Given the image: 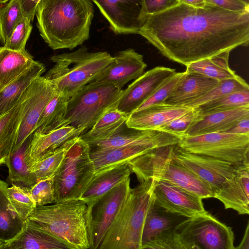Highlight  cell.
Here are the masks:
<instances>
[{"mask_svg":"<svg viewBox=\"0 0 249 249\" xmlns=\"http://www.w3.org/2000/svg\"><path fill=\"white\" fill-rule=\"evenodd\" d=\"M139 35L169 59L188 65L249 42V11L232 12L206 3H182L145 16Z\"/></svg>","mask_w":249,"mask_h":249,"instance_id":"obj_1","label":"cell"},{"mask_svg":"<svg viewBox=\"0 0 249 249\" xmlns=\"http://www.w3.org/2000/svg\"><path fill=\"white\" fill-rule=\"evenodd\" d=\"M40 35L53 50H72L89 37L91 0H40L36 10Z\"/></svg>","mask_w":249,"mask_h":249,"instance_id":"obj_2","label":"cell"},{"mask_svg":"<svg viewBox=\"0 0 249 249\" xmlns=\"http://www.w3.org/2000/svg\"><path fill=\"white\" fill-rule=\"evenodd\" d=\"M27 219L69 249H90L88 206L80 199L37 206Z\"/></svg>","mask_w":249,"mask_h":249,"instance_id":"obj_3","label":"cell"},{"mask_svg":"<svg viewBox=\"0 0 249 249\" xmlns=\"http://www.w3.org/2000/svg\"><path fill=\"white\" fill-rule=\"evenodd\" d=\"M54 66L44 76L56 92L68 100L95 80L114 60L107 52H90L82 46L71 53L51 57Z\"/></svg>","mask_w":249,"mask_h":249,"instance_id":"obj_4","label":"cell"},{"mask_svg":"<svg viewBox=\"0 0 249 249\" xmlns=\"http://www.w3.org/2000/svg\"><path fill=\"white\" fill-rule=\"evenodd\" d=\"M153 180L140 182L131 188L99 249H142V236L145 218L154 204Z\"/></svg>","mask_w":249,"mask_h":249,"instance_id":"obj_5","label":"cell"},{"mask_svg":"<svg viewBox=\"0 0 249 249\" xmlns=\"http://www.w3.org/2000/svg\"><path fill=\"white\" fill-rule=\"evenodd\" d=\"M176 144L154 148L128 161L139 182L149 180L167 182L202 199L213 197L212 189L173 158Z\"/></svg>","mask_w":249,"mask_h":249,"instance_id":"obj_6","label":"cell"},{"mask_svg":"<svg viewBox=\"0 0 249 249\" xmlns=\"http://www.w3.org/2000/svg\"><path fill=\"white\" fill-rule=\"evenodd\" d=\"M94 175L89 146L77 137L53 177L55 202L80 199Z\"/></svg>","mask_w":249,"mask_h":249,"instance_id":"obj_7","label":"cell"},{"mask_svg":"<svg viewBox=\"0 0 249 249\" xmlns=\"http://www.w3.org/2000/svg\"><path fill=\"white\" fill-rule=\"evenodd\" d=\"M123 92L111 84L93 81L87 84L68 100L67 125L86 132L106 110L116 106Z\"/></svg>","mask_w":249,"mask_h":249,"instance_id":"obj_8","label":"cell"},{"mask_svg":"<svg viewBox=\"0 0 249 249\" xmlns=\"http://www.w3.org/2000/svg\"><path fill=\"white\" fill-rule=\"evenodd\" d=\"M186 249H234V233L205 211L179 222L174 228Z\"/></svg>","mask_w":249,"mask_h":249,"instance_id":"obj_9","label":"cell"},{"mask_svg":"<svg viewBox=\"0 0 249 249\" xmlns=\"http://www.w3.org/2000/svg\"><path fill=\"white\" fill-rule=\"evenodd\" d=\"M178 145L189 152L215 158L235 165L249 162V134L213 132L195 136L182 135Z\"/></svg>","mask_w":249,"mask_h":249,"instance_id":"obj_10","label":"cell"},{"mask_svg":"<svg viewBox=\"0 0 249 249\" xmlns=\"http://www.w3.org/2000/svg\"><path fill=\"white\" fill-rule=\"evenodd\" d=\"M173 155L177 162L209 186L214 194L243 164L235 165L215 158L189 152L178 144L174 147Z\"/></svg>","mask_w":249,"mask_h":249,"instance_id":"obj_11","label":"cell"},{"mask_svg":"<svg viewBox=\"0 0 249 249\" xmlns=\"http://www.w3.org/2000/svg\"><path fill=\"white\" fill-rule=\"evenodd\" d=\"M128 177L118 184L95 203L89 218L90 249H99L109 227L116 217L129 191Z\"/></svg>","mask_w":249,"mask_h":249,"instance_id":"obj_12","label":"cell"},{"mask_svg":"<svg viewBox=\"0 0 249 249\" xmlns=\"http://www.w3.org/2000/svg\"><path fill=\"white\" fill-rule=\"evenodd\" d=\"M117 35L138 34L142 19V0H91Z\"/></svg>","mask_w":249,"mask_h":249,"instance_id":"obj_13","label":"cell"},{"mask_svg":"<svg viewBox=\"0 0 249 249\" xmlns=\"http://www.w3.org/2000/svg\"><path fill=\"white\" fill-rule=\"evenodd\" d=\"M29 97L26 110L17 131L12 153L17 150L25 140L35 131L38 119L55 90L44 76L35 79L28 87Z\"/></svg>","mask_w":249,"mask_h":249,"instance_id":"obj_14","label":"cell"},{"mask_svg":"<svg viewBox=\"0 0 249 249\" xmlns=\"http://www.w3.org/2000/svg\"><path fill=\"white\" fill-rule=\"evenodd\" d=\"M153 180L155 204L166 212L188 218L205 211L200 197L167 182Z\"/></svg>","mask_w":249,"mask_h":249,"instance_id":"obj_15","label":"cell"},{"mask_svg":"<svg viewBox=\"0 0 249 249\" xmlns=\"http://www.w3.org/2000/svg\"><path fill=\"white\" fill-rule=\"evenodd\" d=\"M180 137L158 130H143L130 128L125 123L108 139L88 144L90 150L134 145H149L156 148L178 144Z\"/></svg>","mask_w":249,"mask_h":249,"instance_id":"obj_16","label":"cell"},{"mask_svg":"<svg viewBox=\"0 0 249 249\" xmlns=\"http://www.w3.org/2000/svg\"><path fill=\"white\" fill-rule=\"evenodd\" d=\"M176 70L165 67H155L143 73L123 90L116 107L128 115L134 111Z\"/></svg>","mask_w":249,"mask_h":249,"instance_id":"obj_17","label":"cell"},{"mask_svg":"<svg viewBox=\"0 0 249 249\" xmlns=\"http://www.w3.org/2000/svg\"><path fill=\"white\" fill-rule=\"evenodd\" d=\"M113 57L94 82L111 84L121 89L129 81L141 76L147 67L143 56L131 48L119 52Z\"/></svg>","mask_w":249,"mask_h":249,"instance_id":"obj_18","label":"cell"},{"mask_svg":"<svg viewBox=\"0 0 249 249\" xmlns=\"http://www.w3.org/2000/svg\"><path fill=\"white\" fill-rule=\"evenodd\" d=\"M249 162L242 164L236 174L216 192L213 197L225 209H231L240 214L249 213Z\"/></svg>","mask_w":249,"mask_h":249,"instance_id":"obj_19","label":"cell"},{"mask_svg":"<svg viewBox=\"0 0 249 249\" xmlns=\"http://www.w3.org/2000/svg\"><path fill=\"white\" fill-rule=\"evenodd\" d=\"M193 108L161 103L130 114L125 122L130 128L148 130L158 128L187 113Z\"/></svg>","mask_w":249,"mask_h":249,"instance_id":"obj_20","label":"cell"},{"mask_svg":"<svg viewBox=\"0 0 249 249\" xmlns=\"http://www.w3.org/2000/svg\"><path fill=\"white\" fill-rule=\"evenodd\" d=\"M85 131L70 125H63L46 134L34 132L27 148L26 161L28 165L54 151L67 142L80 136Z\"/></svg>","mask_w":249,"mask_h":249,"instance_id":"obj_21","label":"cell"},{"mask_svg":"<svg viewBox=\"0 0 249 249\" xmlns=\"http://www.w3.org/2000/svg\"><path fill=\"white\" fill-rule=\"evenodd\" d=\"M247 118H249V105L200 115L183 135L195 136L209 133L226 132L239 121Z\"/></svg>","mask_w":249,"mask_h":249,"instance_id":"obj_22","label":"cell"},{"mask_svg":"<svg viewBox=\"0 0 249 249\" xmlns=\"http://www.w3.org/2000/svg\"><path fill=\"white\" fill-rule=\"evenodd\" d=\"M132 173L127 162L95 174L80 198L87 205L89 213L99 198Z\"/></svg>","mask_w":249,"mask_h":249,"instance_id":"obj_23","label":"cell"},{"mask_svg":"<svg viewBox=\"0 0 249 249\" xmlns=\"http://www.w3.org/2000/svg\"><path fill=\"white\" fill-rule=\"evenodd\" d=\"M218 82L199 73L185 71L164 103L185 106L206 93Z\"/></svg>","mask_w":249,"mask_h":249,"instance_id":"obj_24","label":"cell"},{"mask_svg":"<svg viewBox=\"0 0 249 249\" xmlns=\"http://www.w3.org/2000/svg\"><path fill=\"white\" fill-rule=\"evenodd\" d=\"M28 97L27 88L18 104L0 117V165L5 163L12 153L17 131L27 107Z\"/></svg>","mask_w":249,"mask_h":249,"instance_id":"obj_25","label":"cell"},{"mask_svg":"<svg viewBox=\"0 0 249 249\" xmlns=\"http://www.w3.org/2000/svg\"><path fill=\"white\" fill-rule=\"evenodd\" d=\"M0 249H69L63 242L32 224L27 219L22 231L0 245Z\"/></svg>","mask_w":249,"mask_h":249,"instance_id":"obj_26","label":"cell"},{"mask_svg":"<svg viewBox=\"0 0 249 249\" xmlns=\"http://www.w3.org/2000/svg\"><path fill=\"white\" fill-rule=\"evenodd\" d=\"M154 148L149 145H134L90 150L95 174L118 164L127 162Z\"/></svg>","mask_w":249,"mask_h":249,"instance_id":"obj_27","label":"cell"},{"mask_svg":"<svg viewBox=\"0 0 249 249\" xmlns=\"http://www.w3.org/2000/svg\"><path fill=\"white\" fill-rule=\"evenodd\" d=\"M45 71L43 64L35 61L31 66L0 90V117L13 109L22 95L37 77Z\"/></svg>","mask_w":249,"mask_h":249,"instance_id":"obj_28","label":"cell"},{"mask_svg":"<svg viewBox=\"0 0 249 249\" xmlns=\"http://www.w3.org/2000/svg\"><path fill=\"white\" fill-rule=\"evenodd\" d=\"M35 60L24 49L14 51L0 48V90L30 68Z\"/></svg>","mask_w":249,"mask_h":249,"instance_id":"obj_29","label":"cell"},{"mask_svg":"<svg viewBox=\"0 0 249 249\" xmlns=\"http://www.w3.org/2000/svg\"><path fill=\"white\" fill-rule=\"evenodd\" d=\"M8 187L6 182L0 180V245L16 237L26 223L11 205L7 195Z\"/></svg>","mask_w":249,"mask_h":249,"instance_id":"obj_30","label":"cell"},{"mask_svg":"<svg viewBox=\"0 0 249 249\" xmlns=\"http://www.w3.org/2000/svg\"><path fill=\"white\" fill-rule=\"evenodd\" d=\"M33 134V133L17 150L11 153L5 162L8 169V180L12 185L30 189L37 182L26 161V152Z\"/></svg>","mask_w":249,"mask_h":249,"instance_id":"obj_31","label":"cell"},{"mask_svg":"<svg viewBox=\"0 0 249 249\" xmlns=\"http://www.w3.org/2000/svg\"><path fill=\"white\" fill-rule=\"evenodd\" d=\"M128 116L116 106L112 107L106 110L89 130L80 137L88 144L106 140L126 122Z\"/></svg>","mask_w":249,"mask_h":249,"instance_id":"obj_32","label":"cell"},{"mask_svg":"<svg viewBox=\"0 0 249 249\" xmlns=\"http://www.w3.org/2000/svg\"><path fill=\"white\" fill-rule=\"evenodd\" d=\"M230 52H224L186 66V71L199 73L218 81L235 77L237 75L229 67Z\"/></svg>","mask_w":249,"mask_h":249,"instance_id":"obj_33","label":"cell"},{"mask_svg":"<svg viewBox=\"0 0 249 249\" xmlns=\"http://www.w3.org/2000/svg\"><path fill=\"white\" fill-rule=\"evenodd\" d=\"M178 216L166 212L154 203L145 218L142 236V248L163 231L175 228L181 221L177 218Z\"/></svg>","mask_w":249,"mask_h":249,"instance_id":"obj_34","label":"cell"},{"mask_svg":"<svg viewBox=\"0 0 249 249\" xmlns=\"http://www.w3.org/2000/svg\"><path fill=\"white\" fill-rule=\"evenodd\" d=\"M68 100L55 92L43 109L35 132L46 134L66 125L65 117Z\"/></svg>","mask_w":249,"mask_h":249,"instance_id":"obj_35","label":"cell"},{"mask_svg":"<svg viewBox=\"0 0 249 249\" xmlns=\"http://www.w3.org/2000/svg\"><path fill=\"white\" fill-rule=\"evenodd\" d=\"M75 138L29 165V169L35 175L37 181L54 176Z\"/></svg>","mask_w":249,"mask_h":249,"instance_id":"obj_36","label":"cell"},{"mask_svg":"<svg viewBox=\"0 0 249 249\" xmlns=\"http://www.w3.org/2000/svg\"><path fill=\"white\" fill-rule=\"evenodd\" d=\"M246 89H249L248 84L242 78L237 75L234 78L219 81L206 93L185 106L196 107L232 92Z\"/></svg>","mask_w":249,"mask_h":249,"instance_id":"obj_37","label":"cell"},{"mask_svg":"<svg viewBox=\"0 0 249 249\" xmlns=\"http://www.w3.org/2000/svg\"><path fill=\"white\" fill-rule=\"evenodd\" d=\"M247 105H249V89L232 92L196 108L199 110L200 115H205Z\"/></svg>","mask_w":249,"mask_h":249,"instance_id":"obj_38","label":"cell"},{"mask_svg":"<svg viewBox=\"0 0 249 249\" xmlns=\"http://www.w3.org/2000/svg\"><path fill=\"white\" fill-rule=\"evenodd\" d=\"M23 17L21 0H9L0 6V40L2 44H5Z\"/></svg>","mask_w":249,"mask_h":249,"instance_id":"obj_39","label":"cell"},{"mask_svg":"<svg viewBox=\"0 0 249 249\" xmlns=\"http://www.w3.org/2000/svg\"><path fill=\"white\" fill-rule=\"evenodd\" d=\"M8 199L15 211L23 219L27 220L37 207L29 188L12 185L7 188Z\"/></svg>","mask_w":249,"mask_h":249,"instance_id":"obj_40","label":"cell"},{"mask_svg":"<svg viewBox=\"0 0 249 249\" xmlns=\"http://www.w3.org/2000/svg\"><path fill=\"white\" fill-rule=\"evenodd\" d=\"M31 22L24 16L15 26L3 47L17 51L25 49L27 41L32 30Z\"/></svg>","mask_w":249,"mask_h":249,"instance_id":"obj_41","label":"cell"},{"mask_svg":"<svg viewBox=\"0 0 249 249\" xmlns=\"http://www.w3.org/2000/svg\"><path fill=\"white\" fill-rule=\"evenodd\" d=\"M184 72H176L165 80L135 111L139 110L151 105L164 103L170 95Z\"/></svg>","mask_w":249,"mask_h":249,"instance_id":"obj_42","label":"cell"},{"mask_svg":"<svg viewBox=\"0 0 249 249\" xmlns=\"http://www.w3.org/2000/svg\"><path fill=\"white\" fill-rule=\"evenodd\" d=\"M186 249L178 232L174 228L163 231L152 241L142 247V249Z\"/></svg>","mask_w":249,"mask_h":249,"instance_id":"obj_43","label":"cell"},{"mask_svg":"<svg viewBox=\"0 0 249 249\" xmlns=\"http://www.w3.org/2000/svg\"><path fill=\"white\" fill-rule=\"evenodd\" d=\"M200 116L199 110L195 107L184 114L160 126L157 130L181 136L184 135L190 125Z\"/></svg>","mask_w":249,"mask_h":249,"instance_id":"obj_44","label":"cell"},{"mask_svg":"<svg viewBox=\"0 0 249 249\" xmlns=\"http://www.w3.org/2000/svg\"><path fill=\"white\" fill-rule=\"evenodd\" d=\"M29 190L37 207L55 202L53 177L38 181Z\"/></svg>","mask_w":249,"mask_h":249,"instance_id":"obj_45","label":"cell"},{"mask_svg":"<svg viewBox=\"0 0 249 249\" xmlns=\"http://www.w3.org/2000/svg\"><path fill=\"white\" fill-rule=\"evenodd\" d=\"M178 3V0H142L143 17L164 11Z\"/></svg>","mask_w":249,"mask_h":249,"instance_id":"obj_46","label":"cell"},{"mask_svg":"<svg viewBox=\"0 0 249 249\" xmlns=\"http://www.w3.org/2000/svg\"><path fill=\"white\" fill-rule=\"evenodd\" d=\"M206 3L223 9L236 12L249 11V4L241 0H205Z\"/></svg>","mask_w":249,"mask_h":249,"instance_id":"obj_47","label":"cell"},{"mask_svg":"<svg viewBox=\"0 0 249 249\" xmlns=\"http://www.w3.org/2000/svg\"><path fill=\"white\" fill-rule=\"evenodd\" d=\"M40 0H21V7L23 16L31 21L36 15L37 6Z\"/></svg>","mask_w":249,"mask_h":249,"instance_id":"obj_48","label":"cell"},{"mask_svg":"<svg viewBox=\"0 0 249 249\" xmlns=\"http://www.w3.org/2000/svg\"><path fill=\"white\" fill-rule=\"evenodd\" d=\"M226 132L236 134H249V118L240 120Z\"/></svg>","mask_w":249,"mask_h":249,"instance_id":"obj_49","label":"cell"},{"mask_svg":"<svg viewBox=\"0 0 249 249\" xmlns=\"http://www.w3.org/2000/svg\"><path fill=\"white\" fill-rule=\"evenodd\" d=\"M238 249H249V223H248L243 238L239 245L235 248Z\"/></svg>","mask_w":249,"mask_h":249,"instance_id":"obj_50","label":"cell"},{"mask_svg":"<svg viewBox=\"0 0 249 249\" xmlns=\"http://www.w3.org/2000/svg\"><path fill=\"white\" fill-rule=\"evenodd\" d=\"M179 3H182L195 7H201L206 4L205 0H178Z\"/></svg>","mask_w":249,"mask_h":249,"instance_id":"obj_51","label":"cell"},{"mask_svg":"<svg viewBox=\"0 0 249 249\" xmlns=\"http://www.w3.org/2000/svg\"><path fill=\"white\" fill-rule=\"evenodd\" d=\"M9 0H0V4L5 3Z\"/></svg>","mask_w":249,"mask_h":249,"instance_id":"obj_52","label":"cell"},{"mask_svg":"<svg viewBox=\"0 0 249 249\" xmlns=\"http://www.w3.org/2000/svg\"><path fill=\"white\" fill-rule=\"evenodd\" d=\"M244 2L246 3L247 4H249V0H241Z\"/></svg>","mask_w":249,"mask_h":249,"instance_id":"obj_53","label":"cell"}]
</instances>
